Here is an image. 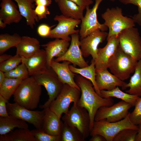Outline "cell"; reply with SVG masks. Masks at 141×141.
I'll use <instances>...</instances> for the list:
<instances>
[{
    "mask_svg": "<svg viewBox=\"0 0 141 141\" xmlns=\"http://www.w3.org/2000/svg\"><path fill=\"white\" fill-rule=\"evenodd\" d=\"M6 77L23 80L30 76L27 68L23 63L19 64L13 69L4 73Z\"/></svg>",
    "mask_w": 141,
    "mask_h": 141,
    "instance_id": "34",
    "label": "cell"
},
{
    "mask_svg": "<svg viewBox=\"0 0 141 141\" xmlns=\"http://www.w3.org/2000/svg\"><path fill=\"white\" fill-rule=\"evenodd\" d=\"M103 0H95V4L91 9L89 7L86 8L85 15L81 20L79 33L80 39L87 36L96 30L103 31H107L108 28L104 24H101L98 21L97 11L101 2Z\"/></svg>",
    "mask_w": 141,
    "mask_h": 141,
    "instance_id": "13",
    "label": "cell"
},
{
    "mask_svg": "<svg viewBox=\"0 0 141 141\" xmlns=\"http://www.w3.org/2000/svg\"><path fill=\"white\" fill-rule=\"evenodd\" d=\"M84 9L93 3L92 0H69Z\"/></svg>",
    "mask_w": 141,
    "mask_h": 141,
    "instance_id": "43",
    "label": "cell"
},
{
    "mask_svg": "<svg viewBox=\"0 0 141 141\" xmlns=\"http://www.w3.org/2000/svg\"><path fill=\"white\" fill-rule=\"evenodd\" d=\"M81 91L67 84H64L60 92L49 108L61 118L63 113L69 110L72 102L77 103L80 98Z\"/></svg>",
    "mask_w": 141,
    "mask_h": 141,
    "instance_id": "8",
    "label": "cell"
},
{
    "mask_svg": "<svg viewBox=\"0 0 141 141\" xmlns=\"http://www.w3.org/2000/svg\"><path fill=\"white\" fill-rule=\"evenodd\" d=\"M101 96L104 98L114 97L120 99L130 103L132 107L134 106L137 99L139 97L122 91L118 86L110 91L104 90L101 91Z\"/></svg>",
    "mask_w": 141,
    "mask_h": 141,
    "instance_id": "30",
    "label": "cell"
},
{
    "mask_svg": "<svg viewBox=\"0 0 141 141\" xmlns=\"http://www.w3.org/2000/svg\"><path fill=\"white\" fill-rule=\"evenodd\" d=\"M62 120L65 124L76 127L81 133L85 139L90 134V120L87 110L73 103L70 109L62 117Z\"/></svg>",
    "mask_w": 141,
    "mask_h": 141,
    "instance_id": "6",
    "label": "cell"
},
{
    "mask_svg": "<svg viewBox=\"0 0 141 141\" xmlns=\"http://www.w3.org/2000/svg\"><path fill=\"white\" fill-rule=\"evenodd\" d=\"M129 87L126 93L141 96V59L138 61L133 75L131 77L129 82L125 85L124 90Z\"/></svg>",
    "mask_w": 141,
    "mask_h": 141,
    "instance_id": "27",
    "label": "cell"
},
{
    "mask_svg": "<svg viewBox=\"0 0 141 141\" xmlns=\"http://www.w3.org/2000/svg\"><path fill=\"white\" fill-rule=\"evenodd\" d=\"M96 81L97 87L101 91H110L117 86L124 90L127 83L122 81L110 73L107 69L96 70Z\"/></svg>",
    "mask_w": 141,
    "mask_h": 141,
    "instance_id": "18",
    "label": "cell"
},
{
    "mask_svg": "<svg viewBox=\"0 0 141 141\" xmlns=\"http://www.w3.org/2000/svg\"><path fill=\"white\" fill-rule=\"evenodd\" d=\"M6 24L0 18V28H4L6 26Z\"/></svg>",
    "mask_w": 141,
    "mask_h": 141,
    "instance_id": "49",
    "label": "cell"
},
{
    "mask_svg": "<svg viewBox=\"0 0 141 141\" xmlns=\"http://www.w3.org/2000/svg\"><path fill=\"white\" fill-rule=\"evenodd\" d=\"M107 40L105 46L98 49L97 57L95 60L96 70L108 68L110 59L120 46L118 35L113 36Z\"/></svg>",
    "mask_w": 141,
    "mask_h": 141,
    "instance_id": "17",
    "label": "cell"
},
{
    "mask_svg": "<svg viewBox=\"0 0 141 141\" xmlns=\"http://www.w3.org/2000/svg\"><path fill=\"white\" fill-rule=\"evenodd\" d=\"M8 101L0 95V116L6 117L9 116L7 112V103Z\"/></svg>",
    "mask_w": 141,
    "mask_h": 141,
    "instance_id": "42",
    "label": "cell"
},
{
    "mask_svg": "<svg viewBox=\"0 0 141 141\" xmlns=\"http://www.w3.org/2000/svg\"><path fill=\"white\" fill-rule=\"evenodd\" d=\"M70 36L71 43L68 50L62 56L54 58L55 61L57 62L68 61L74 66H77L80 68L88 66L89 65L84 59L80 48L79 33L72 34Z\"/></svg>",
    "mask_w": 141,
    "mask_h": 141,
    "instance_id": "15",
    "label": "cell"
},
{
    "mask_svg": "<svg viewBox=\"0 0 141 141\" xmlns=\"http://www.w3.org/2000/svg\"><path fill=\"white\" fill-rule=\"evenodd\" d=\"M95 61L92 59L90 65L83 68H78L70 64L69 68L73 73L80 75L90 80L96 92L101 96V91L98 89L96 81V73Z\"/></svg>",
    "mask_w": 141,
    "mask_h": 141,
    "instance_id": "28",
    "label": "cell"
},
{
    "mask_svg": "<svg viewBox=\"0 0 141 141\" xmlns=\"http://www.w3.org/2000/svg\"><path fill=\"white\" fill-rule=\"evenodd\" d=\"M22 62L26 66L30 76H36L48 71L49 68L45 50L40 49L28 58L22 57Z\"/></svg>",
    "mask_w": 141,
    "mask_h": 141,
    "instance_id": "16",
    "label": "cell"
},
{
    "mask_svg": "<svg viewBox=\"0 0 141 141\" xmlns=\"http://www.w3.org/2000/svg\"><path fill=\"white\" fill-rule=\"evenodd\" d=\"M138 61L124 52L119 46L110 59L108 68L113 74L124 81L134 73Z\"/></svg>",
    "mask_w": 141,
    "mask_h": 141,
    "instance_id": "3",
    "label": "cell"
},
{
    "mask_svg": "<svg viewBox=\"0 0 141 141\" xmlns=\"http://www.w3.org/2000/svg\"><path fill=\"white\" fill-rule=\"evenodd\" d=\"M101 17L109 30L107 40L113 36H118L125 29L135 26L132 18L124 16L122 9L118 7L107 8Z\"/></svg>",
    "mask_w": 141,
    "mask_h": 141,
    "instance_id": "5",
    "label": "cell"
},
{
    "mask_svg": "<svg viewBox=\"0 0 141 141\" xmlns=\"http://www.w3.org/2000/svg\"><path fill=\"white\" fill-rule=\"evenodd\" d=\"M61 136V141H84L85 140L77 128L64 122Z\"/></svg>",
    "mask_w": 141,
    "mask_h": 141,
    "instance_id": "32",
    "label": "cell"
},
{
    "mask_svg": "<svg viewBox=\"0 0 141 141\" xmlns=\"http://www.w3.org/2000/svg\"><path fill=\"white\" fill-rule=\"evenodd\" d=\"M22 62V57L16 54L8 60L0 63V70L4 73L9 71Z\"/></svg>",
    "mask_w": 141,
    "mask_h": 141,
    "instance_id": "35",
    "label": "cell"
},
{
    "mask_svg": "<svg viewBox=\"0 0 141 141\" xmlns=\"http://www.w3.org/2000/svg\"><path fill=\"white\" fill-rule=\"evenodd\" d=\"M132 107L130 103L122 100L111 106L101 107L97 111L94 121L105 119L109 122L119 121L127 116Z\"/></svg>",
    "mask_w": 141,
    "mask_h": 141,
    "instance_id": "12",
    "label": "cell"
},
{
    "mask_svg": "<svg viewBox=\"0 0 141 141\" xmlns=\"http://www.w3.org/2000/svg\"><path fill=\"white\" fill-rule=\"evenodd\" d=\"M21 38L19 34L13 35L8 33L0 35V54H2L10 48L16 46Z\"/></svg>",
    "mask_w": 141,
    "mask_h": 141,
    "instance_id": "33",
    "label": "cell"
},
{
    "mask_svg": "<svg viewBox=\"0 0 141 141\" xmlns=\"http://www.w3.org/2000/svg\"><path fill=\"white\" fill-rule=\"evenodd\" d=\"M12 56L6 54H2L0 56V63L5 61L11 57Z\"/></svg>",
    "mask_w": 141,
    "mask_h": 141,
    "instance_id": "46",
    "label": "cell"
},
{
    "mask_svg": "<svg viewBox=\"0 0 141 141\" xmlns=\"http://www.w3.org/2000/svg\"><path fill=\"white\" fill-rule=\"evenodd\" d=\"M33 77L39 84L45 87L49 96L48 100L39 107L43 109L49 108L58 95L64 84L51 68L45 73Z\"/></svg>",
    "mask_w": 141,
    "mask_h": 141,
    "instance_id": "9",
    "label": "cell"
},
{
    "mask_svg": "<svg viewBox=\"0 0 141 141\" xmlns=\"http://www.w3.org/2000/svg\"><path fill=\"white\" fill-rule=\"evenodd\" d=\"M40 46L39 41L36 38L21 37L20 42L16 46V54L21 57L28 58L39 51Z\"/></svg>",
    "mask_w": 141,
    "mask_h": 141,
    "instance_id": "23",
    "label": "cell"
},
{
    "mask_svg": "<svg viewBox=\"0 0 141 141\" xmlns=\"http://www.w3.org/2000/svg\"><path fill=\"white\" fill-rule=\"evenodd\" d=\"M48 7L41 5H37L34 9V12L38 17L39 21L47 18V15H49L50 12Z\"/></svg>",
    "mask_w": 141,
    "mask_h": 141,
    "instance_id": "40",
    "label": "cell"
},
{
    "mask_svg": "<svg viewBox=\"0 0 141 141\" xmlns=\"http://www.w3.org/2000/svg\"><path fill=\"white\" fill-rule=\"evenodd\" d=\"M36 5H41L46 6L50 5L51 3V0H34Z\"/></svg>",
    "mask_w": 141,
    "mask_h": 141,
    "instance_id": "44",
    "label": "cell"
},
{
    "mask_svg": "<svg viewBox=\"0 0 141 141\" xmlns=\"http://www.w3.org/2000/svg\"><path fill=\"white\" fill-rule=\"evenodd\" d=\"M124 4H132L136 5L138 7V13L134 15L132 18L135 23L138 24L141 26V0H119Z\"/></svg>",
    "mask_w": 141,
    "mask_h": 141,
    "instance_id": "39",
    "label": "cell"
},
{
    "mask_svg": "<svg viewBox=\"0 0 141 141\" xmlns=\"http://www.w3.org/2000/svg\"><path fill=\"white\" fill-rule=\"evenodd\" d=\"M0 141H36L28 128H19L8 134L1 135Z\"/></svg>",
    "mask_w": 141,
    "mask_h": 141,
    "instance_id": "29",
    "label": "cell"
},
{
    "mask_svg": "<svg viewBox=\"0 0 141 141\" xmlns=\"http://www.w3.org/2000/svg\"><path fill=\"white\" fill-rule=\"evenodd\" d=\"M55 26H50L45 24H41L37 28V33L40 36L47 38L50 33L51 28Z\"/></svg>",
    "mask_w": 141,
    "mask_h": 141,
    "instance_id": "41",
    "label": "cell"
},
{
    "mask_svg": "<svg viewBox=\"0 0 141 141\" xmlns=\"http://www.w3.org/2000/svg\"><path fill=\"white\" fill-rule=\"evenodd\" d=\"M89 141H106L105 138L101 135L97 134L91 136Z\"/></svg>",
    "mask_w": 141,
    "mask_h": 141,
    "instance_id": "45",
    "label": "cell"
},
{
    "mask_svg": "<svg viewBox=\"0 0 141 141\" xmlns=\"http://www.w3.org/2000/svg\"><path fill=\"white\" fill-rule=\"evenodd\" d=\"M127 128L139 130V126L134 125L130 120L129 113L124 118L116 122H109L105 119L95 121L90 134L92 136L99 134L103 136L106 141H113L114 138L119 132Z\"/></svg>",
    "mask_w": 141,
    "mask_h": 141,
    "instance_id": "4",
    "label": "cell"
},
{
    "mask_svg": "<svg viewBox=\"0 0 141 141\" xmlns=\"http://www.w3.org/2000/svg\"><path fill=\"white\" fill-rule=\"evenodd\" d=\"M15 128H28V126L26 122L11 116L0 117L1 135L8 133Z\"/></svg>",
    "mask_w": 141,
    "mask_h": 141,
    "instance_id": "26",
    "label": "cell"
},
{
    "mask_svg": "<svg viewBox=\"0 0 141 141\" xmlns=\"http://www.w3.org/2000/svg\"><path fill=\"white\" fill-rule=\"evenodd\" d=\"M108 34V33L98 29L80 39V47L83 57L91 55L95 60L97 57L98 45L107 39Z\"/></svg>",
    "mask_w": 141,
    "mask_h": 141,
    "instance_id": "14",
    "label": "cell"
},
{
    "mask_svg": "<svg viewBox=\"0 0 141 141\" xmlns=\"http://www.w3.org/2000/svg\"><path fill=\"white\" fill-rule=\"evenodd\" d=\"M17 3L21 15L25 18L26 23L32 28L36 24V22L39 20L35 14L33 3L34 0H13Z\"/></svg>",
    "mask_w": 141,
    "mask_h": 141,
    "instance_id": "24",
    "label": "cell"
},
{
    "mask_svg": "<svg viewBox=\"0 0 141 141\" xmlns=\"http://www.w3.org/2000/svg\"><path fill=\"white\" fill-rule=\"evenodd\" d=\"M75 81L80 88L81 92L80 97L77 103L80 106L85 108L89 114L91 132L97 110L103 106L112 105L114 101L112 97L104 98L98 95L91 82L80 75H76Z\"/></svg>",
    "mask_w": 141,
    "mask_h": 141,
    "instance_id": "1",
    "label": "cell"
},
{
    "mask_svg": "<svg viewBox=\"0 0 141 141\" xmlns=\"http://www.w3.org/2000/svg\"><path fill=\"white\" fill-rule=\"evenodd\" d=\"M59 0H55V2L56 3Z\"/></svg>",
    "mask_w": 141,
    "mask_h": 141,
    "instance_id": "51",
    "label": "cell"
},
{
    "mask_svg": "<svg viewBox=\"0 0 141 141\" xmlns=\"http://www.w3.org/2000/svg\"><path fill=\"white\" fill-rule=\"evenodd\" d=\"M31 131L36 141H61V136L50 135L44 132L42 129L36 128Z\"/></svg>",
    "mask_w": 141,
    "mask_h": 141,
    "instance_id": "37",
    "label": "cell"
},
{
    "mask_svg": "<svg viewBox=\"0 0 141 141\" xmlns=\"http://www.w3.org/2000/svg\"><path fill=\"white\" fill-rule=\"evenodd\" d=\"M54 20L58 21V24L51 30L47 38H58L69 42L71 40L69 35L79 32V30L75 28L81 23L80 20L73 19L62 14L56 15Z\"/></svg>",
    "mask_w": 141,
    "mask_h": 141,
    "instance_id": "11",
    "label": "cell"
},
{
    "mask_svg": "<svg viewBox=\"0 0 141 141\" xmlns=\"http://www.w3.org/2000/svg\"><path fill=\"white\" fill-rule=\"evenodd\" d=\"M5 77L4 73L0 70V85L1 84Z\"/></svg>",
    "mask_w": 141,
    "mask_h": 141,
    "instance_id": "48",
    "label": "cell"
},
{
    "mask_svg": "<svg viewBox=\"0 0 141 141\" xmlns=\"http://www.w3.org/2000/svg\"><path fill=\"white\" fill-rule=\"evenodd\" d=\"M7 112L11 116L33 125L36 128L42 129L45 110L32 111L15 103H7Z\"/></svg>",
    "mask_w": 141,
    "mask_h": 141,
    "instance_id": "10",
    "label": "cell"
},
{
    "mask_svg": "<svg viewBox=\"0 0 141 141\" xmlns=\"http://www.w3.org/2000/svg\"><path fill=\"white\" fill-rule=\"evenodd\" d=\"M71 63L67 61H63L61 63L56 62L54 58L51 61L50 67L63 83L68 84L81 91L74 80L76 74L73 73L69 68V65Z\"/></svg>",
    "mask_w": 141,
    "mask_h": 141,
    "instance_id": "19",
    "label": "cell"
},
{
    "mask_svg": "<svg viewBox=\"0 0 141 141\" xmlns=\"http://www.w3.org/2000/svg\"></svg>",
    "mask_w": 141,
    "mask_h": 141,
    "instance_id": "52",
    "label": "cell"
},
{
    "mask_svg": "<svg viewBox=\"0 0 141 141\" xmlns=\"http://www.w3.org/2000/svg\"><path fill=\"white\" fill-rule=\"evenodd\" d=\"M139 125V130L136 136L135 141H141V124Z\"/></svg>",
    "mask_w": 141,
    "mask_h": 141,
    "instance_id": "47",
    "label": "cell"
},
{
    "mask_svg": "<svg viewBox=\"0 0 141 141\" xmlns=\"http://www.w3.org/2000/svg\"><path fill=\"white\" fill-rule=\"evenodd\" d=\"M138 131L127 128L119 132L114 138L113 141H135Z\"/></svg>",
    "mask_w": 141,
    "mask_h": 141,
    "instance_id": "36",
    "label": "cell"
},
{
    "mask_svg": "<svg viewBox=\"0 0 141 141\" xmlns=\"http://www.w3.org/2000/svg\"><path fill=\"white\" fill-rule=\"evenodd\" d=\"M70 45L69 41L58 38L41 45L44 48L45 51L49 69L51 68L50 64L52 60L54 57H59L63 55Z\"/></svg>",
    "mask_w": 141,
    "mask_h": 141,
    "instance_id": "20",
    "label": "cell"
},
{
    "mask_svg": "<svg viewBox=\"0 0 141 141\" xmlns=\"http://www.w3.org/2000/svg\"><path fill=\"white\" fill-rule=\"evenodd\" d=\"M22 80L5 77L0 85V95L9 101Z\"/></svg>",
    "mask_w": 141,
    "mask_h": 141,
    "instance_id": "31",
    "label": "cell"
},
{
    "mask_svg": "<svg viewBox=\"0 0 141 141\" xmlns=\"http://www.w3.org/2000/svg\"><path fill=\"white\" fill-rule=\"evenodd\" d=\"M41 86L37 83L33 76L23 80L13 95L14 101L28 109H35L39 102Z\"/></svg>",
    "mask_w": 141,
    "mask_h": 141,
    "instance_id": "2",
    "label": "cell"
},
{
    "mask_svg": "<svg viewBox=\"0 0 141 141\" xmlns=\"http://www.w3.org/2000/svg\"><path fill=\"white\" fill-rule=\"evenodd\" d=\"M118 37L120 47L124 52L137 61L141 59V37L137 28L125 29Z\"/></svg>",
    "mask_w": 141,
    "mask_h": 141,
    "instance_id": "7",
    "label": "cell"
},
{
    "mask_svg": "<svg viewBox=\"0 0 141 141\" xmlns=\"http://www.w3.org/2000/svg\"><path fill=\"white\" fill-rule=\"evenodd\" d=\"M44 109L45 113L42 130L50 135L61 136L64 122L49 108Z\"/></svg>",
    "mask_w": 141,
    "mask_h": 141,
    "instance_id": "21",
    "label": "cell"
},
{
    "mask_svg": "<svg viewBox=\"0 0 141 141\" xmlns=\"http://www.w3.org/2000/svg\"><path fill=\"white\" fill-rule=\"evenodd\" d=\"M109 0L112 2H114L115 1V0Z\"/></svg>",
    "mask_w": 141,
    "mask_h": 141,
    "instance_id": "50",
    "label": "cell"
},
{
    "mask_svg": "<svg viewBox=\"0 0 141 141\" xmlns=\"http://www.w3.org/2000/svg\"><path fill=\"white\" fill-rule=\"evenodd\" d=\"M134 107L133 111L129 112V118L134 125H139L141 124V98L138 99Z\"/></svg>",
    "mask_w": 141,
    "mask_h": 141,
    "instance_id": "38",
    "label": "cell"
},
{
    "mask_svg": "<svg viewBox=\"0 0 141 141\" xmlns=\"http://www.w3.org/2000/svg\"><path fill=\"white\" fill-rule=\"evenodd\" d=\"M1 0L0 18L7 25L19 22L22 16L13 0Z\"/></svg>",
    "mask_w": 141,
    "mask_h": 141,
    "instance_id": "22",
    "label": "cell"
},
{
    "mask_svg": "<svg viewBox=\"0 0 141 141\" xmlns=\"http://www.w3.org/2000/svg\"><path fill=\"white\" fill-rule=\"evenodd\" d=\"M63 15L81 20L84 17V9L69 0H59L57 3Z\"/></svg>",
    "mask_w": 141,
    "mask_h": 141,
    "instance_id": "25",
    "label": "cell"
}]
</instances>
